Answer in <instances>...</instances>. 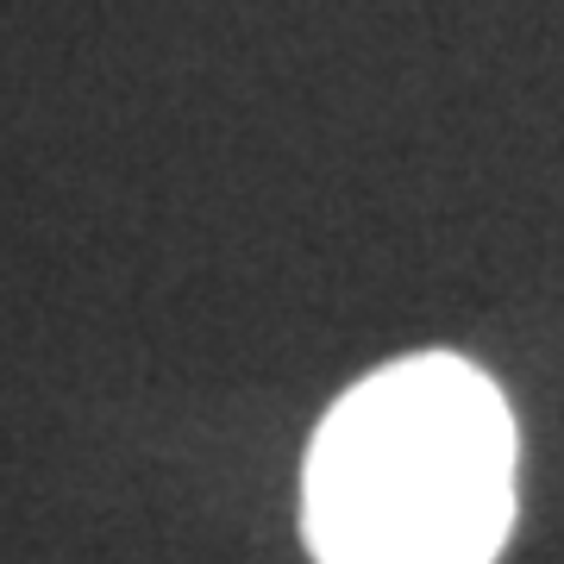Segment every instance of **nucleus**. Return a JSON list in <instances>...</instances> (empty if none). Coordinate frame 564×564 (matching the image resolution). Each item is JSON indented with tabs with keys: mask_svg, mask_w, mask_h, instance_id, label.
Listing matches in <instances>:
<instances>
[{
	"mask_svg": "<svg viewBox=\"0 0 564 564\" xmlns=\"http://www.w3.org/2000/svg\"><path fill=\"white\" fill-rule=\"evenodd\" d=\"M521 433L489 370L414 351L326 408L302 464L314 564H496L514 533Z\"/></svg>",
	"mask_w": 564,
	"mask_h": 564,
	"instance_id": "nucleus-1",
	"label": "nucleus"
}]
</instances>
